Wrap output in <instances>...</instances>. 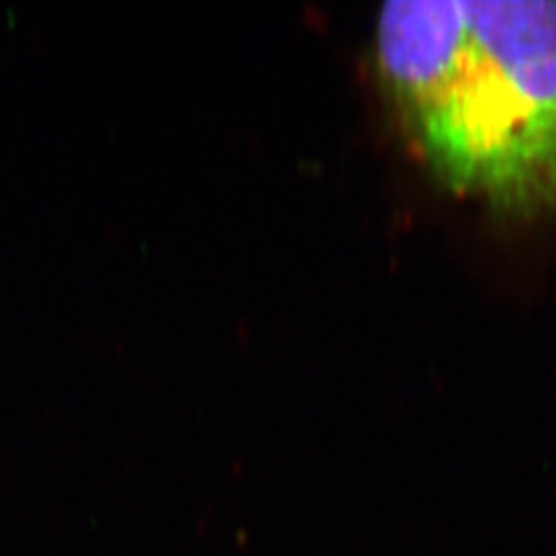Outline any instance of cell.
<instances>
[{"label":"cell","mask_w":556,"mask_h":556,"mask_svg":"<svg viewBox=\"0 0 556 556\" xmlns=\"http://www.w3.org/2000/svg\"><path fill=\"white\" fill-rule=\"evenodd\" d=\"M374 59L447 192L509 219L556 213V0H394Z\"/></svg>","instance_id":"6da1fadb"}]
</instances>
